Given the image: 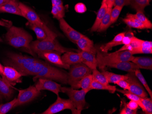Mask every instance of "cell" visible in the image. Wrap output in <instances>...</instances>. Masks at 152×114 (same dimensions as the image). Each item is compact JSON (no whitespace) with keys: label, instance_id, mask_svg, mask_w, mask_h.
I'll return each mask as SVG.
<instances>
[{"label":"cell","instance_id":"1","mask_svg":"<svg viewBox=\"0 0 152 114\" xmlns=\"http://www.w3.org/2000/svg\"><path fill=\"white\" fill-rule=\"evenodd\" d=\"M5 64L12 66L24 76H36L48 63L20 54L8 53Z\"/></svg>","mask_w":152,"mask_h":114},{"label":"cell","instance_id":"2","mask_svg":"<svg viewBox=\"0 0 152 114\" xmlns=\"http://www.w3.org/2000/svg\"><path fill=\"white\" fill-rule=\"evenodd\" d=\"M32 40L31 35L23 29L14 26L9 28L5 36V41L10 46L24 49L29 53L34 55L30 47Z\"/></svg>","mask_w":152,"mask_h":114},{"label":"cell","instance_id":"3","mask_svg":"<svg viewBox=\"0 0 152 114\" xmlns=\"http://www.w3.org/2000/svg\"><path fill=\"white\" fill-rule=\"evenodd\" d=\"M96 59L98 66L102 70L104 71L105 66L110 64L115 63L119 62H131L134 56L130 51H124L115 52L112 53L107 54L97 51Z\"/></svg>","mask_w":152,"mask_h":114},{"label":"cell","instance_id":"4","mask_svg":"<svg viewBox=\"0 0 152 114\" xmlns=\"http://www.w3.org/2000/svg\"><path fill=\"white\" fill-rule=\"evenodd\" d=\"M30 47L31 52L34 54L45 52H56L62 54L67 52L76 51L74 49L65 48L61 46L56 39L37 40L31 41Z\"/></svg>","mask_w":152,"mask_h":114},{"label":"cell","instance_id":"5","mask_svg":"<svg viewBox=\"0 0 152 114\" xmlns=\"http://www.w3.org/2000/svg\"><path fill=\"white\" fill-rule=\"evenodd\" d=\"M39 78L49 79L63 84H68V73L51 66L48 63L41 72L33 77V80L36 81Z\"/></svg>","mask_w":152,"mask_h":114},{"label":"cell","instance_id":"6","mask_svg":"<svg viewBox=\"0 0 152 114\" xmlns=\"http://www.w3.org/2000/svg\"><path fill=\"white\" fill-rule=\"evenodd\" d=\"M68 73V84L73 89H78L80 81L88 75L92 74V70L83 63L71 65Z\"/></svg>","mask_w":152,"mask_h":114},{"label":"cell","instance_id":"7","mask_svg":"<svg viewBox=\"0 0 152 114\" xmlns=\"http://www.w3.org/2000/svg\"><path fill=\"white\" fill-rule=\"evenodd\" d=\"M61 92L66 94L73 103L78 114H81L86 104L85 97L88 92L83 89L77 90L73 89L71 87H61Z\"/></svg>","mask_w":152,"mask_h":114},{"label":"cell","instance_id":"8","mask_svg":"<svg viewBox=\"0 0 152 114\" xmlns=\"http://www.w3.org/2000/svg\"><path fill=\"white\" fill-rule=\"evenodd\" d=\"M65 110H70L72 114H78V112L70 99L61 98L59 96H58L56 102L50 105L48 109L42 114H56Z\"/></svg>","mask_w":152,"mask_h":114},{"label":"cell","instance_id":"9","mask_svg":"<svg viewBox=\"0 0 152 114\" xmlns=\"http://www.w3.org/2000/svg\"><path fill=\"white\" fill-rule=\"evenodd\" d=\"M18 100L14 106V108L18 106L30 102L41 94V91H38L34 86H30L27 89L19 90Z\"/></svg>","mask_w":152,"mask_h":114},{"label":"cell","instance_id":"10","mask_svg":"<svg viewBox=\"0 0 152 114\" xmlns=\"http://www.w3.org/2000/svg\"><path fill=\"white\" fill-rule=\"evenodd\" d=\"M28 25L35 32L38 40H54L58 36L57 34L50 29L44 23L34 24L28 23Z\"/></svg>","mask_w":152,"mask_h":114},{"label":"cell","instance_id":"11","mask_svg":"<svg viewBox=\"0 0 152 114\" xmlns=\"http://www.w3.org/2000/svg\"><path fill=\"white\" fill-rule=\"evenodd\" d=\"M126 75L128 76L127 81L129 84L128 91L141 98L147 97V93L144 90L143 86L135 75L134 71L128 72Z\"/></svg>","mask_w":152,"mask_h":114},{"label":"cell","instance_id":"12","mask_svg":"<svg viewBox=\"0 0 152 114\" xmlns=\"http://www.w3.org/2000/svg\"><path fill=\"white\" fill-rule=\"evenodd\" d=\"M38 57L44 59L47 62L65 69H69L70 66L66 64L62 61L61 53L56 52H45L37 54Z\"/></svg>","mask_w":152,"mask_h":114},{"label":"cell","instance_id":"13","mask_svg":"<svg viewBox=\"0 0 152 114\" xmlns=\"http://www.w3.org/2000/svg\"><path fill=\"white\" fill-rule=\"evenodd\" d=\"M38 80V81L35 85L36 88L37 90L39 91L48 90L53 92L57 96H59L61 87L60 84L49 79L39 78Z\"/></svg>","mask_w":152,"mask_h":114},{"label":"cell","instance_id":"14","mask_svg":"<svg viewBox=\"0 0 152 114\" xmlns=\"http://www.w3.org/2000/svg\"><path fill=\"white\" fill-rule=\"evenodd\" d=\"M59 21L60 28L64 32L67 38L70 40L72 42L76 44L77 41L83 36L80 32L75 30L73 28L68 24L66 21L63 18L61 19Z\"/></svg>","mask_w":152,"mask_h":114},{"label":"cell","instance_id":"15","mask_svg":"<svg viewBox=\"0 0 152 114\" xmlns=\"http://www.w3.org/2000/svg\"><path fill=\"white\" fill-rule=\"evenodd\" d=\"M19 7L21 12L22 16L26 19L29 23L34 24H42L44 23L41 20L37 13L28 6L23 3L19 2Z\"/></svg>","mask_w":152,"mask_h":114},{"label":"cell","instance_id":"16","mask_svg":"<svg viewBox=\"0 0 152 114\" xmlns=\"http://www.w3.org/2000/svg\"><path fill=\"white\" fill-rule=\"evenodd\" d=\"M4 74L7 81L12 86L22 81L21 77L23 76V75L12 66H4Z\"/></svg>","mask_w":152,"mask_h":114},{"label":"cell","instance_id":"17","mask_svg":"<svg viewBox=\"0 0 152 114\" xmlns=\"http://www.w3.org/2000/svg\"><path fill=\"white\" fill-rule=\"evenodd\" d=\"M82 62L87 65L90 69H96L98 66V63L96 57V53L81 51L79 52Z\"/></svg>","mask_w":152,"mask_h":114},{"label":"cell","instance_id":"18","mask_svg":"<svg viewBox=\"0 0 152 114\" xmlns=\"http://www.w3.org/2000/svg\"><path fill=\"white\" fill-rule=\"evenodd\" d=\"M19 5V2L17 0H10L0 7V12L9 13L22 16Z\"/></svg>","mask_w":152,"mask_h":114},{"label":"cell","instance_id":"19","mask_svg":"<svg viewBox=\"0 0 152 114\" xmlns=\"http://www.w3.org/2000/svg\"><path fill=\"white\" fill-rule=\"evenodd\" d=\"M81 51L96 53L97 50L94 46L93 41L89 39L85 36H83L76 42Z\"/></svg>","mask_w":152,"mask_h":114},{"label":"cell","instance_id":"20","mask_svg":"<svg viewBox=\"0 0 152 114\" xmlns=\"http://www.w3.org/2000/svg\"><path fill=\"white\" fill-rule=\"evenodd\" d=\"M61 59L65 64L70 66L82 63V59L79 52H67L64 53Z\"/></svg>","mask_w":152,"mask_h":114},{"label":"cell","instance_id":"21","mask_svg":"<svg viewBox=\"0 0 152 114\" xmlns=\"http://www.w3.org/2000/svg\"><path fill=\"white\" fill-rule=\"evenodd\" d=\"M107 66H108L109 68H114L124 70V71H127L128 72L134 71L136 70L140 69V68L135 64L130 61L110 64L107 65Z\"/></svg>","mask_w":152,"mask_h":114},{"label":"cell","instance_id":"22","mask_svg":"<svg viewBox=\"0 0 152 114\" xmlns=\"http://www.w3.org/2000/svg\"><path fill=\"white\" fill-rule=\"evenodd\" d=\"M13 94L14 90L12 86L6 82L0 75V94L3 98L9 100L12 97Z\"/></svg>","mask_w":152,"mask_h":114},{"label":"cell","instance_id":"23","mask_svg":"<svg viewBox=\"0 0 152 114\" xmlns=\"http://www.w3.org/2000/svg\"><path fill=\"white\" fill-rule=\"evenodd\" d=\"M123 21L130 28L138 29H146L144 25L135 17L134 14H127L126 17L123 19Z\"/></svg>","mask_w":152,"mask_h":114},{"label":"cell","instance_id":"24","mask_svg":"<svg viewBox=\"0 0 152 114\" xmlns=\"http://www.w3.org/2000/svg\"><path fill=\"white\" fill-rule=\"evenodd\" d=\"M125 34V32H122L116 35L111 41L101 47V52L103 53H107L109 50L111 49L113 47L122 45V40Z\"/></svg>","mask_w":152,"mask_h":114},{"label":"cell","instance_id":"25","mask_svg":"<svg viewBox=\"0 0 152 114\" xmlns=\"http://www.w3.org/2000/svg\"><path fill=\"white\" fill-rule=\"evenodd\" d=\"M131 62L137 65L140 69L152 70V59L151 58L134 57Z\"/></svg>","mask_w":152,"mask_h":114},{"label":"cell","instance_id":"26","mask_svg":"<svg viewBox=\"0 0 152 114\" xmlns=\"http://www.w3.org/2000/svg\"><path fill=\"white\" fill-rule=\"evenodd\" d=\"M107 6L106 3H102L100 8L98 11L96 15V18L94 25L91 29V32H95L98 30L102 20L105 15L107 9Z\"/></svg>","mask_w":152,"mask_h":114},{"label":"cell","instance_id":"27","mask_svg":"<svg viewBox=\"0 0 152 114\" xmlns=\"http://www.w3.org/2000/svg\"><path fill=\"white\" fill-rule=\"evenodd\" d=\"M142 40L134 36L132 38V41L129 45H124L122 48L116 52H121V51H129L132 53L135 50L139 49L141 46Z\"/></svg>","mask_w":152,"mask_h":114},{"label":"cell","instance_id":"28","mask_svg":"<svg viewBox=\"0 0 152 114\" xmlns=\"http://www.w3.org/2000/svg\"><path fill=\"white\" fill-rule=\"evenodd\" d=\"M112 8H107V11L105 15L103 17L100 25L97 31L99 32H102L107 30L109 28L111 24V13Z\"/></svg>","mask_w":152,"mask_h":114},{"label":"cell","instance_id":"29","mask_svg":"<svg viewBox=\"0 0 152 114\" xmlns=\"http://www.w3.org/2000/svg\"><path fill=\"white\" fill-rule=\"evenodd\" d=\"M102 73L105 76L109 83H114L115 84L116 82L120 80H127L128 79V76L126 75H121L116 74L115 73L105 71V70L102 71Z\"/></svg>","mask_w":152,"mask_h":114},{"label":"cell","instance_id":"30","mask_svg":"<svg viewBox=\"0 0 152 114\" xmlns=\"http://www.w3.org/2000/svg\"><path fill=\"white\" fill-rule=\"evenodd\" d=\"M150 0H130V5L137 12H144V8L150 5Z\"/></svg>","mask_w":152,"mask_h":114},{"label":"cell","instance_id":"31","mask_svg":"<svg viewBox=\"0 0 152 114\" xmlns=\"http://www.w3.org/2000/svg\"><path fill=\"white\" fill-rule=\"evenodd\" d=\"M91 90H107L109 91L110 92L113 93L116 91V87L115 86H111L109 85V84H102V83H99L97 81H93L91 86Z\"/></svg>","mask_w":152,"mask_h":114},{"label":"cell","instance_id":"32","mask_svg":"<svg viewBox=\"0 0 152 114\" xmlns=\"http://www.w3.org/2000/svg\"><path fill=\"white\" fill-rule=\"evenodd\" d=\"M152 41L142 40L141 46L139 49L135 50L132 53L133 55L137 54H152Z\"/></svg>","mask_w":152,"mask_h":114},{"label":"cell","instance_id":"33","mask_svg":"<svg viewBox=\"0 0 152 114\" xmlns=\"http://www.w3.org/2000/svg\"><path fill=\"white\" fill-rule=\"evenodd\" d=\"M93 77L92 74L88 75L83 77L79 82L78 85V89L81 88L88 92L91 91V86L93 81Z\"/></svg>","mask_w":152,"mask_h":114},{"label":"cell","instance_id":"34","mask_svg":"<svg viewBox=\"0 0 152 114\" xmlns=\"http://www.w3.org/2000/svg\"><path fill=\"white\" fill-rule=\"evenodd\" d=\"M116 91L122 93L124 96H126L129 99L134 100V101L136 102L139 105V106L142 110L143 111L144 110V108H143V105H142L141 100V97H140L135 95L133 93L131 92L128 90H122L117 89Z\"/></svg>","mask_w":152,"mask_h":114},{"label":"cell","instance_id":"35","mask_svg":"<svg viewBox=\"0 0 152 114\" xmlns=\"http://www.w3.org/2000/svg\"><path fill=\"white\" fill-rule=\"evenodd\" d=\"M52 15L54 18L59 20L63 18L65 16V9L64 6H55L52 5Z\"/></svg>","mask_w":152,"mask_h":114},{"label":"cell","instance_id":"36","mask_svg":"<svg viewBox=\"0 0 152 114\" xmlns=\"http://www.w3.org/2000/svg\"><path fill=\"white\" fill-rule=\"evenodd\" d=\"M134 74L138 80L140 81L142 85L144 87L145 89L147 91L150 97V98L152 99V91L148 86L146 81L144 78V76L142 75V73L141 72L140 69L136 70L134 71Z\"/></svg>","mask_w":152,"mask_h":114},{"label":"cell","instance_id":"37","mask_svg":"<svg viewBox=\"0 0 152 114\" xmlns=\"http://www.w3.org/2000/svg\"><path fill=\"white\" fill-rule=\"evenodd\" d=\"M92 75L93 81H95L102 84H107V85L109 84L105 76L103 75L102 73H101L99 70H97L96 69L92 70Z\"/></svg>","mask_w":152,"mask_h":114},{"label":"cell","instance_id":"38","mask_svg":"<svg viewBox=\"0 0 152 114\" xmlns=\"http://www.w3.org/2000/svg\"><path fill=\"white\" fill-rule=\"evenodd\" d=\"M135 17L144 25L146 29L152 28V24L147 17L142 12H137L136 14H134Z\"/></svg>","mask_w":152,"mask_h":114},{"label":"cell","instance_id":"39","mask_svg":"<svg viewBox=\"0 0 152 114\" xmlns=\"http://www.w3.org/2000/svg\"><path fill=\"white\" fill-rule=\"evenodd\" d=\"M17 100L18 99L15 98L9 102L0 104V114H6L13 109Z\"/></svg>","mask_w":152,"mask_h":114},{"label":"cell","instance_id":"40","mask_svg":"<svg viewBox=\"0 0 152 114\" xmlns=\"http://www.w3.org/2000/svg\"><path fill=\"white\" fill-rule=\"evenodd\" d=\"M142 103L144 108V111L146 114H152V99L146 97L141 98Z\"/></svg>","mask_w":152,"mask_h":114},{"label":"cell","instance_id":"41","mask_svg":"<svg viewBox=\"0 0 152 114\" xmlns=\"http://www.w3.org/2000/svg\"><path fill=\"white\" fill-rule=\"evenodd\" d=\"M123 7L115 6L112 8L111 13V24L114 23L118 19Z\"/></svg>","mask_w":152,"mask_h":114},{"label":"cell","instance_id":"42","mask_svg":"<svg viewBox=\"0 0 152 114\" xmlns=\"http://www.w3.org/2000/svg\"><path fill=\"white\" fill-rule=\"evenodd\" d=\"M125 100L123 101L124 103V108L122 109V110L120 111V114H137V110H132L130 109L127 106V103Z\"/></svg>","mask_w":152,"mask_h":114},{"label":"cell","instance_id":"43","mask_svg":"<svg viewBox=\"0 0 152 114\" xmlns=\"http://www.w3.org/2000/svg\"><path fill=\"white\" fill-rule=\"evenodd\" d=\"M76 12L78 13H83L87 11V8L85 4L83 3H78L76 4L74 7Z\"/></svg>","mask_w":152,"mask_h":114},{"label":"cell","instance_id":"44","mask_svg":"<svg viewBox=\"0 0 152 114\" xmlns=\"http://www.w3.org/2000/svg\"><path fill=\"white\" fill-rule=\"evenodd\" d=\"M115 84H117L118 86H120L124 90H128L129 87V84L127 80H121L116 82Z\"/></svg>","mask_w":152,"mask_h":114},{"label":"cell","instance_id":"45","mask_svg":"<svg viewBox=\"0 0 152 114\" xmlns=\"http://www.w3.org/2000/svg\"><path fill=\"white\" fill-rule=\"evenodd\" d=\"M130 4V0H115L113 6L124 7V6H128Z\"/></svg>","mask_w":152,"mask_h":114},{"label":"cell","instance_id":"46","mask_svg":"<svg viewBox=\"0 0 152 114\" xmlns=\"http://www.w3.org/2000/svg\"><path fill=\"white\" fill-rule=\"evenodd\" d=\"M126 105L128 108L132 110H137L139 106V105L136 102L132 100H130V101Z\"/></svg>","mask_w":152,"mask_h":114},{"label":"cell","instance_id":"47","mask_svg":"<svg viewBox=\"0 0 152 114\" xmlns=\"http://www.w3.org/2000/svg\"><path fill=\"white\" fill-rule=\"evenodd\" d=\"M12 22L11 21H8V20H0V25L6 28H11L12 26Z\"/></svg>","mask_w":152,"mask_h":114},{"label":"cell","instance_id":"48","mask_svg":"<svg viewBox=\"0 0 152 114\" xmlns=\"http://www.w3.org/2000/svg\"><path fill=\"white\" fill-rule=\"evenodd\" d=\"M132 38H130V37H129V36H126L125 35L123 37V40H122V45H129L131 41H132Z\"/></svg>","mask_w":152,"mask_h":114},{"label":"cell","instance_id":"49","mask_svg":"<svg viewBox=\"0 0 152 114\" xmlns=\"http://www.w3.org/2000/svg\"><path fill=\"white\" fill-rule=\"evenodd\" d=\"M4 66H3L0 63V75L2 77V78H3V80H4L6 82H7V83H8V84L10 85V83H9V82L7 81V80L6 77L5 76V75H4ZM11 86H12V85H11Z\"/></svg>","mask_w":152,"mask_h":114},{"label":"cell","instance_id":"50","mask_svg":"<svg viewBox=\"0 0 152 114\" xmlns=\"http://www.w3.org/2000/svg\"><path fill=\"white\" fill-rule=\"evenodd\" d=\"M52 4L55 6H63V2L62 0H51Z\"/></svg>","mask_w":152,"mask_h":114},{"label":"cell","instance_id":"51","mask_svg":"<svg viewBox=\"0 0 152 114\" xmlns=\"http://www.w3.org/2000/svg\"><path fill=\"white\" fill-rule=\"evenodd\" d=\"M114 1H115V0H107L106 3L107 5V7L113 8V5H114Z\"/></svg>","mask_w":152,"mask_h":114},{"label":"cell","instance_id":"52","mask_svg":"<svg viewBox=\"0 0 152 114\" xmlns=\"http://www.w3.org/2000/svg\"><path fill=\"white\" fill-rule=\"evenodd\" d=\"M9 1L10 0H0V7H1Z\"/></svg>","mask_w":152,"mask_h":114},{"label":"cell","instance_id":"53","mask_svg":"<svg viewBox=\"0 0 152 114\" xmlns=\"http://www.w3.org/2000/svg\"><path fill=\"white\" fill-rule=\"evenodd\" d=\"M2 98H3V97H2L1 95L0 94V103L1 102H2Z\"/></svg>","mask_w":152,"mask_h":114},{"label":"cell","instance_id":"54","mask_svg":"<svg viewBox=\"0 0 152 114\" xmlns=\"http://www.w3.org/2000/svg\"><path fill=\"white\" fill-rule=\"evenodd\" d=\"M107 0H102V3H106Z\"/></svg>","mask_w":152,"mask_h":114}]
</instances>
